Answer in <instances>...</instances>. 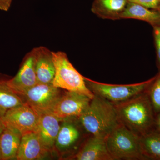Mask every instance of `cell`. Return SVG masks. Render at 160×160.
Masks as SVG:
<instances>
[{
	"instance_id": "cell-25",
	"label": "cell",
	"mask_w": 160,
	"mask_h": 160,
	"mask_svg": "<svg viewBox=\"0 0 160 160\" xmlns=\"http://www.w3.org/2000/svg\"><path fill=\"white\" fill-rule=\"evenodd\" d=\"M6 127V126L5 123L3 122L2 118H0V136L2 134V132L4 131Z\"/></svg>"
},
{
	"instance_id": "cell-14",
	"label": "cell",
	"mask_w": 160,
	"mask_h": 160,
	"mask_svg": "<svg viewBox=\"0 0 160 160\" xmlns=\"http://www.w3.org/2000/svg\"><path fill=\"white\" fill-rule=\"evenodd\" d=\"M74 158L78 160H114L109 153L106 139L91 136L78 152Z\"/></svg>"
},
{
	"instance_id": "cell-24",
	"label": "cell",
	"mask_w": 160,
	"mask_h": 160,
	"mask_svg": "<svg viewBox=\"0 0 160 160\" xmlns=\"http://www.w3.org/2000/svg\"><path fill=\"white\" fill-rule=\"evenodd\" d=\"M154 127L155 130L160 133V112L156 114Z\"/></svg>"
},
{
	"instance_id": "cell-16",
	"label": "cell",
	"mask_w": 160,
	"mask_h": 160,
	"mask_svg": "<svg viewBox=\"0 0 160 160\" xmlns=\"http://www.w3.org/2000/svg\"><path fill=\"white\" fill-rule=\"evenodd\" d=\"M22 135L14 128L6 126L0 136L2 160H16Z\"/></svg>"
},
{
	"instance_id": "cell-15",
	"label": "cell",
	"mask_w": 160,
	"mask_h": 160,
	"mask_svg": "<svg viewBox=\"0 0 160 160\" xmlns=\"http://www.w3.org/2000/svg\"><path fill=\"white\" fill-rule=\"evenodd\" d=\"M128 3L127 0H94L91 11L103 19H120Z\"/></svg>"
},
{
	"instance_id": "cell-7",
	"label": "cell",
	"mask_w": 160,
	"mask_h": 160,
	"mask_svg": "<svg viewBox=\"0 0 160 160\" xmlns=\"http://www.w3.org/2000/svg\"><path fill=\"white\" fill-rule=\"evenodd\" d=\"M1 118L6 126L17 129L22 136L38 130L39 115L26 104L9 109Z\"/></svg>"
},
{
	"instance_id": "cell-27",
	"label": "cell",
	"mask_w": 160,
	"mask_h": 160,
	"mask_svg": "<svg viewBox=\"0 0 160 160\" xmlns=\"http://www.w3.org/2000/svg\"><path fill=\"white\" fill-rule=\"evenodd\" d=\"M158 11H159L160 12V6H159V9H158Z\"/></svg>"
},
{
	"instance_id": "cell-11",
	"label": "cell",
	"mask_w": 160,
	"mask_h": 160,
	"mask_svg": "<svg viewBox=\"0 0 160 160\" xmlns=\"http://www.w3.org/2000/svg\"><path fill=\"white\" fill-rule=\"evenodd\" d=\"M49 152L43 145L38 132H31L22 136L16 160L42 159Z\"/></svg>"
},
{
	"instance_id": "cell-8",
	"label": "cell",
	"mask_w": 160,
	"mask_h": 160,
	"mask_svg": "<svg viewBox=\"0 0 160 160\" xmlns=\"http://www.w3.org/2000/svg\"><path fill=\"white\" fill-rule=\"evenodd\" d=\"M92 99L82 93L67 90L62 94L52 113L62 120L78 118L89 106Z\"/></svg>"
},
{
	"instance_id": "cell-21",
	"label": "cell",
	"mask_w": 160,
	"mask_h": 160,
	"mask_svg": "<svg viewBox=\"0 0 160 160\" xmlns=\"http://www.w3.org/2000/svg\"><path fill=\"white\" fill-rule=\"evenodd\" d=\"M153 38L157 54V63L159 70H160V22L152 26Z\"/></svg>"
},
{
	"instance_id": "cell-20",
	"label": "cell",
	"mask_w": 160,
	"mask_h": 160,
	"mask_svg": "<svg viewBox=\"0 0 160 160\" xmlns=\"http://www.w3.org/2000/svg\"><path fill=\"white\" fill-rule=\"evenodd\" d=\"M148 93L153 109L157 113L160 112V70L148 89Z\"/></svg>"
},
{
	"instance_id": "cell-6",
	"label": "cell",
	"mask_w": 160,
	"mask_h": 160,
	"mask_svg": "<svg viewBox=\"0 0 160 160\" xmlns=\"http://www.w3.org/2000/svg\"><path fill=\"white\" fill-rule=\"evenodd\" d=\"M60 89L52 84L38 83L20 97L37 113H52L62 96Z\"/></svg>"
},
{
	"instance_id": "cell-19",
	"label": "cell",
	"mask_w": 160,
	"mask_h": 160,
	"mask_svg": "<svg viewBox=\"0 0 160 160\" xmlns=\"http://www.w3.org/2000/svg\"><path fill=\"white\" fill-rule=\"evenodd\" d=\"M142 153L146 160H160V133L155 130L140 137Z\"/></svg>"
},
{
	"instance_id": "cell-13",
	"label": "cell",
	"mask_w": 160,
	"mask_h": 160,
	"mask_svg": "<svg viewBox=\"0 0 160 160\" xmlns=\"http://www.w3.org/2000/svg\"><path fill=\"white\" fill-rule=\"evenodd\" d=\"M39 115L38 133L43 145L49 152L55 148L56 140L61 126L62 119L52 113H38Z\"/></svg>"
},
{
	"instance_id": "cell-23",
	"label": "cell",
	"mask_w": 160,
	"mask_h": 160,
	"mask_svg": "<svg viewBox=\"0 0 160 160\" xmlns=\"http://www.w3.org/2000/svg\"><path fill=\"white\" fill-rule=\"evenodd\" d=\"M12 0H0V10L8 11L11 7Z\"/></svg>"
},
{
	"instance_id": "cell-4",
	"label": "cell",
	"mask_w": 160,
	"mask_h": 160,
	"mask_svg": "<svg viewBox=\"0 0 160 160\" xmlns=\"http://www.w3.org/2000/svg\"><path fill=\"white\" fill-rule=\"evenodd\" d=\"M114 160H146L142 153L140 137L120 124L106 139Z\"/></svg>"
},
{
	"instance_id": "cell-12",
	"label": "cell",
	"mask_w": 160,
	"mask_h": 160,
	"mask_svg": "<svg viewBox=\"0 0 160 160\" xmlns=\"http://www.w3.org/2000/svg\"><path fill=\"white\" fill-rule=\"evenodd\" d=\"M33 49L38 83L52 84L55 73L52 51L44 46H40Z\"/></svg>"
},
{
	"instance_id": "cell-3",
	"label": "cell",
	"mask_w": 160,
	"mask_h": 160,
	"mask_svg": "<svg viewBox=\"0 0 160 160\" xmlns=\"http://www.w3.org/2000/svg\"><path fill=\"white\" fill-rule=\"evenodd\" d=\"M55 73L52 85L60 89L76 92L93 98L94 94L86 86L84 77L70 62L66 52L52 51Z\"/></svg>"
},
{
	"instance_id": "cell-5",
	"label": "cell",
	"mask_w": 160,
	"mask_h": 160,
	"mask_svg": "<svg viewBox=\"0 0 160 160\" xmlns=\"http://www.w3.org/2000/svg\"><path fill=\"white\" fill-rule=\"evenodd\" d=\"M154 78L142 82L118 85L99 82L84 77L86 86L93 94L113 104L125 102L147 91Z\"/></svg>"
},
{
	"instance_id": "cell-10",
	"label": "cell",
	"mask_w": 160,
	"mask_h": 160,
	"mask_svg": "<svg viewBox=\"0 0 160 160\" xmlns=\"http://www.w3.org/2000/svg\"><path fill=\"white\" fill-rule=\"evenodd\" d=\"M82 129L77 118L62 120L55 148L62 152L74 149L82 139Z\"/></svg>"
},
{
	"instance_id": "cell-2",
	"label": "cell",
	"mask_w": 160,
	"mask_h": 160,
	"mask_svg": "<svg viewBox=\"0 0 160 160\" xmlns=\"http://www.w3.org/2000/svg\"><path fill=\"white\" fill-rule=\"evenodd\" d=\"M78 119L86 133L105 139L120 124L114 104L96 95Z\"/></svg>"
},
{
	"instance_id": "cell-18",
	"label": "cell",
	"mask_w": 160,
	"mask_h": 160,
	"mask_svg": "<svg viewBox=\"0 0 160 160\" xmlns=\"http://www.w3.org/2000/svg\"><path fill=\"white\" fill-rule=\"evenodd\" d=\"M121 19H133L144 21L153 26L160 22V12L151 10L141 5L128 2Z\"/></svg>"
},
{
	"instance_id": "cell-17",
	"label": "cell",
	"mask_w": 160,
	"mask_h": 160,
	"mask_svg": "<svg viewBox=\"0 0 160 160\" xmlns=\"http://www.w3.org/2000/svg\"><path fill=\"white\" fill-rule=\"evenodd\" d=\"M9 77L0 73V118L9 109L24 105L22 98L8 84Z\"/></svg>"
},
{
	"instance_id": "cell-26",
	"label": "cell",
	"mask_w": 160,
	"mask_h": 160,
	"mask_svg": "<svg viewBox=\"0 0 160 160\" xmlns=\"http://www.w3.org/2000/svg\"><path fill=\"white\" fill-rule=\"evenodd\" d=\"M0 160H2V156H1V151H0Z\"/></svg>"
},
{
	"instance_id": "cell-1",
	"label": "cell",
	"mask_w": 160,
	"mask_h": 160,
	"mask_svg": "<svg viewBox=\"0 0 160 160\" xmlns=\"http://www.w3.org/2000/svg\"><path fill=\"white\" fill-rule=\"evenodd\" d=\"M147 91L113 104L120 123L139 137L155 130L156 113Z\"/></svg>"
},
{
	"instance_id": "cell-22",
	"label": "cell",
	"mask_w": 160,
	"mask_h": 160,
	"mask_svg": "<svg viewBox=\"0 0 160 160\" xmlns=\"http://www.w3.org/2000/svg\"><path fill=\"white\" fill-rule=\"evenodd\" d=\"M129 2L135 3L149 9L158 10L160 0H127Z\"/></svg>"
},
{
	"instance_id": "cell-9",
	"label": "cell",
	"mask_w": 160,
	"mask_h": 160,
	"mask_svg": "<svg viewBox=\"0 0 160 160\" xmlns=\"http://www.w3.org/2000/svg\"><path fill=\"white\" fill-rule=\"evenodd\" d=\"M38 83L33 49L25 55L19 70L14 77L9 78L8 84L20 96Z\"/></svg>"
}]
</instances>
